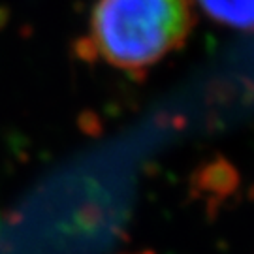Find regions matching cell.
Here are the masks:
<instances>
[{
    "label": "cell",
    "mask_w": 254,
    "mask_h": 254,
    "mask_svg": "<svg viewBox=\"0 0 254 254\" xmlns=\"http://www.w3.org/2000/svg\"><path fill=\"white\" fill-rule=\"evenodd\" d=\"M190 28L189 0H96L91 42L111 66L143 70L181 47Z\"/></svg>",
    "instance_id": "1"
},
{
    "label": "cell",
    "mask_w": 254,
    "mask_h": 254,
    "mask_svg": "<svg viewBox=\"0 0 254 254\" xmlns=\"http://www.w3.org/2000/svg\"><path fill=\"white\" fill-rule=\"evenodd\" d=\"M217 23L236 28H254V0H196Z\"/></svg>",
    "instance_id": "2"
}]
</instances>
